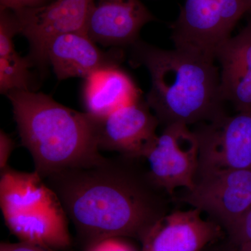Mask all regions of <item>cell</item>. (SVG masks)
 Segmentation results:
<instances>
[{"label":"cell","instance_id":"cell-1","mask_svg":"<svg viewBox=\"0 0 251 251\" xmlns=\"http://www.w3.org/2000/svg\"><path fill=\"white\" fill-rule=\"evenodd\" d=\"M138 160L104 158L89 166L50 175L84 249L101 239L129 237L140 242L167 214L163 192Z\"/></svg>","mask_w":251,"mask_h":251},{"label":"cell","instance_id":"cell-2","mask_svg":"<svg viewBox=\"0 0 251 251\" xmlns=\"http://www.w3.org/2000/svg\"><path fill=\"white\" fill-rule=\"evenodd\" d=\"M131 48L133 62L146 68L151 77L146 102L159 123L188 126L224 115L213 56L186 48L161 49L140 40Z\"/></svg>","mask_w":251,"mask_h":251},{"label":"cell","instance_id":"cell-3","mask_svg":"<svg viewBox=\"0 0 251 251\" xmlns=\"http://www.w3.org/2000/svg\"><path fill=\"white\" fill-rule=\"evenodd\" d=\"M6 96L21 143L44 179L104 158L99 152L95 117L64 106L44 93L16 90Z\"/></svg>","mask_w":251,"mask_h":251},{"label":"cell","instance_id":"cell-4","mask_svg":"<svg viewBox=\"0 0 251 251\" xmlns=\"http://www.w3.org/2000/svg\"><path fill=\"white\" fill-rule=\"evenodd\" d=\"M0 207L11 233L20 242L51 251L72 246L68 216L60 199L39 173L1 171Z\"/></svg>","mask_w":251,"mask_h":251},{"label":"cell","instance_id":"cell-5","mask_svg":"<svg viewBox=\"0 0 251 251\" xmlns=\"http://www.w3.org/2000/svg\"><path fill=\"white\" fill-rule=\"evenodd\" d=\"M251 10V0H185L172 26L175 47L210 54L231 36L238 21Z\"/></svg>","mask_w":251,"mask_h":251},{"label":"cell","instance_id":"cell-6","mask_svg":"<svg viewBox=\"0 0 251 251\" xmlns=\"http://www.w3.org/2000/svg\"><path fill=\"white\" fill-rule=\"evenodd\" d=\"M181 201L205 212L227 231L251 208V169L199 173Z\"/></svg>","mask_w":251,"mask_h":251},{"label":"cell","instance_id":"cell-7","mask_svg":"<svg viewBox=\"0 0 251 251\" xmlns=\"http://www.w3.org/2000/svg\"><path fill=\"white\" fill-rule=\"evenodd\" d=\"M148 171L155 183L166 193L176 188L191 191L196 184L199 167V143L188 126H166L145 156Z\"/></svg>","mask_w":251,"mask_h":251},{"label":"cell","instance_id":"cell-8","mask_svg":"<svg viewBox=\"0 0 251 251\" xmlns=\"http://www.w3.org/2000/svg\"><path fill=\"white\" fill-rule=\"evenodd\" d=\"M194 132L199 143L198 174L251 169V111L238 112L234 116L224 114Z\"/></svg>","mask_w":251,"mask_h":251},{"label":"cell","instance_id":"cell-9","mask_svg":"<svg viewBox=\"0 0 251 251\" xmlns=\"http://www.w3.org/2000/svg\"><path fill=\"white\" fill-rule=\"evenodd\" d=\"M90 0H50L34 7L11 9L17 21L18 34L30 46L29 58L41 68L47 66L48 45L56 36L85 31Z\"/></svg>","mask_w":251,"mask_h":251},{"label":"cell","instance_id":"cell-10","mask_svg":"<svg viewBox=\"0 0 251 251\" xmlns=\"http://www.w3.org/2000/svg\"><path fill=\"white\" fill-rule=\"evenodd\" d=\"M96 121L100 150L135 159L145 158L158 136L156 128L160 124L142 99L107 116L96 118Z\"/></svg>","mask_w":251,"mask_h":251},{"label":"cell","instance_id":"cell-11","mask_svg":"<svg viewBox=\"0 0 251 251\" xmlns=\"http://www.w3.org/2000/svg\"><path fill=\"white\" fill-rule=\"evenodd\" d=\"M156 21L140 0H90L85 31L105 47H131L142 28Z\"/></svg>","mask_w":251,"mask_h":251},{"label":"cell","instance_id":"cell-12","mask_svg":"<svg viewBox=\"0 0 251 251\" xmlns=\"http://www.w3.org/2000/svg\"><path fill=\"white\" fill-rule=\"evenodd\" d=\"M201 214L196 208L167 214L144 238L141 251H202L218 242L224 229Z\"/></svg>","mask_w":251,"mask_h":251},{"label":"cell","instance_id":"cell-13","mask_svg":"<svg viewBox=\"0 0 251 251\" xmlns=\"http://www.w3.org/2000/svg\"><path fill=\"white\" fill-rule=\"evenodd\" d=\"M46 60L58 80L85 79L101 68L120 65L122 54L120 50L104 52L85 31H74L56 36L49 43Z\"/></svg>","mask_w":251,"mask_h":251},{"label":"cell","instance_id":"cell-14","mask_svg":"<svg viewBox=\"0 0 251 251\" xmlns=\"http://www.w3.org/2000/svg\"><path fill=\"white\" fill-rule=\"evenodd\" d=\"M220 93L238 112L251 111V21L217 48Z\"/></svg>","mask_w":251,"mask_h":251},{"label":"cell","instance_id":"cell-15","mask_svg":"<svg viewBox=\"0 0 251 251\" xmlns=\"http://www.w3.org/2000/svg\"><path fill=\"white\" fill-rule=\"evenodd\" d=\"M82 99L85 112L101 118L141 97L130 75L120 65H113L101 68L85 77Z\"/></svg>","mask_w":251,"mask_h":251},{"label":"cell","instance_id":"cell-16","mask_svg":"<svg viewBox=\"0 0 251 251\" xmlns=\"http://www.w3.org/2000/svg\"><path fill=\"white\" fill-rule=\"evenodd\" d=\"M33 63L29 56L22 57L15 49L14 38L0 39V92L7 95L16 90L32 91L31 72Z\"/></svg>","mask_w":251,"mask_h":251},{"label":"cell","instance_id":"cell-17","mask_svg":"<svg viewBox=\"0 0 251 251\" xmlns=\"http://www.w3.org/2000/svg\"><path fill=\"white\" fill-rule=\"evenodd\" d=\"M226 232L228 240L236 247L251 243V208Z\"/></svg>","mask_w":251,"mask_h":251},{"label":"cell","instance_id":"cell-18","mask_svg":"<svg viewBox=\"0 0 251 251\" xmlns=\"http://www.w3.org/2000/svg\"><path fill=\"white\" fill-rule=\"evenodd\" d=\"M85 251H136L135 248L122 237L101 239L85 248Z\"/></svg>","mask_w":251,"mask_h":251},{"label":"cell","instance_id":"cell-19","mask_svg":"<svg viewBox=\"0 0 251 251\" xmlns=\"http://www.w3.org/2000/svg\"><path fill=\"white\" fill-rule=\"evenodd\" d=\"M15 147L12 138L4 130L0 131V168L3 171L8 167L9 157Z\"/></svg>","mask_w":251,"mask_h":251},{"label":"cell","instance_id":"cell-20","mask_svg":"<svg viewBox=\"0 0 251 251\" xmlns=\"http://www.w3.org/2000/svg\"><path fill=\"white\" fill-rule=\"evenodd\" d=\"M50 0H0V9H16L47 4Z\"/></svg>","mask_w":251,"mask_h":251},{"label":"cell","instance_id":"cell-21","mask_svg":"<svg viewBox=\"0 0 251 251\" xmlns=\"http://www.w3.org/2000/svg\"><path fill=\"white\" fill-rule=\"evenodd\" d=\"M0 251H51L32 245V244H26L18 242L17 243H1Z\"/></svg>","mask_w":251,"mask_h":251},{"label":"cell","instance_id":"cell-22","mask_svg":"<svg viewBox=\"0 0 251 251\" xmlns=\"http://www.w3.org/2000/svg\"><path fill=\"white\" fill-rule=\"evenodd\" d=\"M214 244H215V242L209 244V246L204 248L202 251H239V247L234 246L229 240L226 244L215 246Z\"/></svg>","mask_w":251,"mask_h":251},{"label":"cell","instance_id":"cell-23","mask_svg":"<svg viewBox=\"0 0 251 251\" xmlns=\"http://www.w3.org/2000/svg\"><path fill=\"white\" fill-rule=\"evenodd\" d=\"M239 251H251V243L241 246L239 247Z\"/></svg>","mask_w":251,"mask_h":251},{"label":"cell","instance_id":"cell-24","mask_svg":"<svg viewBox=\"0 0 251 251\" xmlns=\"http://www.w3.org/2000/svg\"><path fill=\"white\" fill-rule=\"evenodd\" d=\"M249 14H251V20H250V21H251V10L250 12H249Z\"/></svg>","mask_w":251,"mask_h":251}]
</instances>
